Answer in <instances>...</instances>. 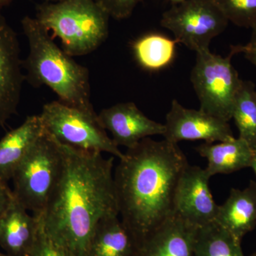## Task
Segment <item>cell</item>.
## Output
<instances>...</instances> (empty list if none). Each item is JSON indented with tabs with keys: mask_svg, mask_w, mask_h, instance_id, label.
I'll return each instance as SVG.
<instances>
[{
	"mask_svg": "<svg viewBox=\"0 0 256 256\" xmlns=\"http://www.w3.org/2000/svg\"><path fill=\"white\" fill-rule=\"evenodd\" d=\"M232 119L238 128V138L256 149V90L250 82L242 80L234 102Z\"/></svg>",
	"mask_w": 256,
	"mask_h": 256,
	"instance_id": "cell-21",
	"label": "cell"
},
{
	"mask_svg": "<svg viewBox=\"0 0 256 256\" xmlns=\"http://www.w3.org/2000/svg\"><path fill=\"white\" fill-rule=\"evenodd\" d=\"M60 142L46 132L28 152L13 175L15 198L36 218H42L63 168Z\"/></svg>",
	"mask_w": 256,
	"mask_h": 256,
	"instance_id": "cell-5",
	"label": "cell"
},
{
	"mask_svg": "<svg viewBox=\"0 0 256 256\" xmlns=\"http://www.w3.org/2000/svg\"><path fill=\"white\" fill-rule=\"evenodd\" d=\"M214 1L228 22L240 28H256V0Z\"/></svg>",
	"mask_w": 256,
	"mask_h": 256,
	"instance_id": "cell-22",
	"label": "cell"
},
{
	"mask_svg": "<svg viewBox=\"0 0 256 256\" xmlns=\"http://www.w3.org/2000/svg\"><path fill=\"white\" fill-rule=\"evenodd\" d=\"M229 22L214 0H184L163 13L161 25L174 40L196 53L210 50V42Z\"/></svg>",
	"mask_w": 256,
	"mask_h": 256,
	"instance_id": "cell-8",
	"label": "cell"
},
{
	"mask_svg": "<svg viewBox=\"0 0 256 256\" xmlns=\"http://www.w3.org/2000/svg\"><path fill=\"white\" fill-rule=\"evenodd\" d=\"M236 54L238 53H242L250 63L254 64L256 67V28H252V34L250 41L245 46H232Z\"/></svg>",
	"mask_w": 256,
	"mask_h": 256,
	"instance_id": "cell-25",
	"label": "cell"
},
{
	"mask_svg": "<svg viewBox=\"0 0 256 256\" xmlns=\"http://www.w3.org/2000/svg\"><path fill=\"white\" fill-rule=\"evenodd\" d=\"M28 256H70L47 235L40 220V226L36 239Z\"/></svg>",
	"mask_w": 256,
	"mask_h": 256,
	"instance_id": "cell-23",
	"label": "cell"
},
{
	"mask_svg": "<svg viewBox=\"0 0 256 256\" xmlns=\"http://www.w3.org/2000/svg\"><path fill=\"white\" fill-rule=\"evenodd\" d=\"M163 137L178 144L183 140H204L206 143L224 142L234 139L228 122L202 110L186 108L176 100L172 102L166 116Z\"/></svg>",
	"mask_w": 256,
	"mask_h": 256,
	"instance_id": "cell-10",
	"label": "cell"
},
{
	"mask_svg": "<svg viewBox=\"0 0 256 256\" xmlns=\"http://www.w3.org/2000/svg\"><path fill=\"white\" fill-rule=\"evenodd\" d=\"M216 223L238 242L256 226V182L246 188H232L226 201L218 205Z\"/></svg>",
	"mask_w": 256,
	"mask_h": 256,
	"instance_id": "cell-15",
	"label": "cell"
},
{
	"mask_svg": "<svg viewBox=\"0 0 256 256\" xmlns=\"http://www.w3.org/2000/svg\"><path fill=\"white\" fill-rule=\"evenodd\" d=\"M21 23L30 48L22 60L25 78L34 86L50 88L66 105L96 112L90 100L88 70L57 46L36 18L26 16Z\"/></svg>",
	"mask_w": 256,
	"mask_h": 256,
	"instance_id": "cell-3",
	"label": "cell"
},
{
	"mask_svg": "<svg viewBox=\"0 0 256 256\" xmlns=\"http://www.w3.org/2000/svg\"><path fill=\"white\" fill-rule=\"evenodd\" d=\"M18 35L0 10V127L18 112L25 75Z\"/></svg>",
	"mask_w": 256,
	"mask_h": 256,
	"instance_id": "cell-11",
	"label": "cell"
},
{
	"mask_svg": "<svg viewBox=\"0 0 256 256\" xmlns=\"http://www.w3.org/2000/svg\"><path fill=\"white\" fill-rule=\"evenodd\" d=\"M197 228L173 214L140 246L136 256H194Z\"/></svg>",
	"mask_w": 256,
	"mask_h": 256,
	"instance_id": "cell-13",
	"label": "cell"
},
{
	"mask_svg": "<svg viewBox=\"0 0 256 256\" xmlns=\"http://www.w3.org/2000/svg\"><path fill=\"white\" fill-rule=\"evenodd\" d=\"M12 1L13 0H0V10L9 5Z\"/></svg>",
	"mask_w": 256,
	"mask_h": 256,
	"instance_id": "cell-28",
	"label": "cell"
},
{
	"mask_svg": "<svg viewBox=\"0 0 256 256\" xmlns=\"http://www.w3.org/2000/svg\"><path fill=\"white\" fill-rule=\"evenodd\" d=\"M98 118L104 128L112 134L114 143L128 149L144 138L163 136L164 132V124L146 117L132 102H121L104 109Z\"/></svg>",
	"mask_w": 256,
	"mask_h": 256,
	"instance_id": "cell-12",
	"label": "cell"
},
{
	"mask_svg": "<svg viewBox=\"0 0 256 256\" xmlns=\"http://www.w3.org/2000/svg\"><path fill=\"white\" fill-rule=\"evenodd\" d=\"M194 256H245L242 242L216 223L197 228Z\"/></svg>",
	"mask_w": 256,
	"mask_h": 256,
	"instance_id": "cell-19",
	"label": "cell"
},
{
	"mask_svg": "<svg viewBox=\"0 0 256 256\" xmlns=\"http://www.w3.org/2000/svg\"><path fill=\"white\" fill-rule=\"evenodd\" d=\"M172 2V4H178V3L184 1V0H170Z\"/></svg>",
	"mask_w": 256,
	"mask_h": 256,
	"instance_id": "cell-30",
	"label": "cell"
},
{
	"mask_svg": "<svg viewBox=\"0 0 256 256\" xmlns=\"http://www.w3.org/2000/svg\"><path fill=\"white\" fill-rule=\"evenodd\" d=\"M210 178L205 169L188 164L178 180L174 214L196 228L216 223L218 205L210 192Z\"/></svg>",
	"mask_w": 256,
	"mask_h": 256,
	"instance_id": "cell-9",
	"label": "cell"
},
{
	"mask_svg": "<svg viewBox=\"0 0 256 256\" xmlns=\"http://www.w3.org/2000/svg\"><path fill=\"white\" fill-rule=\"evenodd\" d=\"M13 197L12 190L8 186V183L0 180V217L9 206Z\"/></svg>",
	"mask_w": 256,
	"mask_h": 256,
	"instance_id": "cell-26",
	"label": "cell"
},
{
	"mask_svg": "<svg viewBox=\"0 0 256 256\" xmlns=\"http://www.w3.org/2000/svg\"><path fill=\"white\" fill-rule=\"evenodd\" d=\"M249 256H256V252H254V254H252V255Z\"/></svg>",
	"mask_w": 256,
	"mask_h": 256,
	"instance_id": "cell-32",
	"label": "cell"
},
{
	"mask_svg": "<svg viewBox=\"0 0 256 256\" xmlns=\"http://www.w3.org/2000/svg\"><path fill=\"white\" fill-rule=\"evenodd\" d=\"M176 44V40L160 34H150L134 42L133 50L136 60L143 68L160 70L171 63Z\"/></svg>",
	"mask_w": 256,
	"mask_h": 256,
	"instance_id": "cell-20",
	"label": "cell"
},
{
	"mask_svg": "<svg viewBox=\"0 0 256 256\" xmlns=\"http://www.w3.org/2000/svg\"><path fill=\"white\" fill-rule=\"evenodd\" d=\"M188 165L178 144L144 138L128 149L114 172L121 222L137 250L174 214L175 192Z\"/></svg>",
	"mask_w": 256,
	"mask_h": 256,
	"instance_id": "cell-2",
	"label": "cell"
},
{
	"mask_svg": "<svg viewBox=\"0 0 256 256\" xmlns=\"http://www.w3.org/2000/svg\"><path fill=\"white\" fill-rule=\"evenodd\" d=\"M119 216L102 218L96 226L87 256H136L137 248Z\"/></svg>",
	"mask_w": 256,
	"mask_h": 256,
	"instance_id": "cell-18",
	"label": "cell"
},
{
	"mask_svg": "<svg viewBox=\"0 0 256 256\" xmlns=\"http://www.w3.org/2000/svg\"><path fill=\"white\" fill-rule=\"evenodd\" d=\"M41 117L47 132L62 144L94 152H106L119 160L124 153L106 133L98 114L53 101L44 106Z\"/></svg>",
	"mask_w": 256,
	"mask_h": 256,
	"instance_id": "cell-6",
	"label": "cell"
},
{
	"mask_svg": "<svg viewBox=\"0 0 256 256\" xmlns=\"http://www.w3.org/2000/svg\"><path fill=\"white\" fill-rule=\"evenodd\" d=\"M40 226V218L30 214L13 197L0 217V247L10 256H28Z\"/></svg>",
	"mask_w": 256,
	"mask_h": 256,
	"instance_id": "cell-14",
	"label": "cell"
},
{
	"mask_svg": "<svg viewBox=\"0 0 256 256\" xmlns=\"http://www.w3.org/2000/svg\"><path fill=\"white\" fill-rule=\"evenodd\" d=\"M41 117L28 116L0 140V180L8 183L32 146L44 132Z\"/></svg>",
	"mask_w": 256,
	"mask_h": 256,
	"instance_id": "cell-16",
	"label": "cell"
},
{
	"mask_svg": "<svg viewBox=\"0 0 256 256\" xmlns=\"http://www.w3.org/2000/svg\"><path fill=\"white\" fill-rule=\"evenodd\" d=\"M196 150L208 161L205 170L210 178L249 168L252 154V148L239 138L216 144L205 142L196 146Z\"/></svg>",
	"mask_w": 256,
	"mask_h": 256,
	"instance_id": "cell-17",
	"label": "cell"
},
{
	"mask_svg": "<svg viewBox=\"0 0 256 256\" xmlns=\"http://www.w3.org/2000/svg\"><path fill=\"white\" fill-rule=\"evenodd\" d=\"M249 168H252L256 176V149L252 150V158Z\"/></svg>",
	"mask_w": 256,
	"mask_h": 256,
	"instance_id": "cell-27",
	"label": "cell"
},
{
	"mask_svg": "<svg viewBox=\"0 0 256 256\" xmlns=\"http://www.w3.org/2000/svg\"><path fill=\"white\" fill-rule=\"evenodd\" d=\"M108 12L110 18L121 20L131 16L142 0H96Z\"/></svg>",
	"mask_w": 256,
	"mask_h": 256,
	"instance_id": "cell-24",
	"label": "cell"
},
{
	"mask_svg": "<svg viewBox=\"0 0 256 256\" xmlns=\"http://www.w3.org/2000/svg\"><path fill=\"white\" fill-rule=\"evenodd\" d=\"M110 18L96 0H60L38 4L35 18L73 57L88 54L106 41Z\"/></svg>",
	"mask_w": 256,
	"mask_h": 256,
	"instance_id": "cell-4",
	"label": "cell"
},
{
	"mask_svg": "<svg viewBox=\"0 0 256 256\" xmlns=\"http://www.w3.org/2000/svg\"><path fill=\"white\" fill-rule=\"evenodd\" d=\"M43 2H56L60 1V0H42Z\"/></svg>",
	"mask_w": 256,
	"mask_h": 256,
	"instance_id": "cell-29",
	"label": "cell"
},
{
	"mask_svg": "<svg viewBox=\"0 0 256 256\" xmlns=\"http://www.w3.org/2000/svg\"><path fill=\"white\" fill-rule=\"evenodd\" d=\"M235 52L223 57L210 50L196 53L191 82L200 102V110L229 122L242 80L232 64Z\"/></svg>",
	"mask_w": 256,
	"mask_h": 256,
	"instance_id": "cell-7",
	"label": "cell"
},
{
	"mask_svg": "<svg viewBox=\"0 0 256 256\" xmlns=\"http://www.w3.org/2000/svg\"><path fill=\"white\" fill-rule=\"evenodd\" d=\"M63 168L41 220L44 230L70 256H87L97 224L119 216L114 158L60 143Z\"/></svg>",
	"mask_w": 256,
	"mask_h": 256,
	"instance_id": "cell-1",
	"label": "cell"
},
{
	"mask_svg": "<svg viewBox=\"0 0 256 256\" xmlns=\"http://www.w3.org/2000/svg\"><path fill=\"white\" fill-rule=\"evenodd\" d=\"M0 256H8V254H5V252H0Z\"/></svg>",
	"mask_w": 256,
	"mask_h": 256,
	"instance_id": "cell-31",
	"label": "cell"
}]
</instances>
